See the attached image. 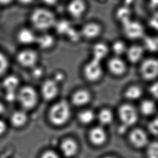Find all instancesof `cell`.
Masks as SVG:
<instances>
[{"label": "cell", "mask_w": 158, "mask_h": 158, "mask_svg": "<svg viewBox=\"0 0 158 158\" xmlns=\"http://www.w3.org/2000/svg\"><path fill=\"white\" fill-rule=\"evenodd\" d=\"M116 114L121 126L129 130L137 125L140 117L137 107L133 103L127 102L118 106Z\"/></svg>", "instance_id": "obj_2"}, {"label": "cell", "mask_w": 158, "mask_h": 158, "mask_svg": "<svg viewBox=\"0 0 158 158\" xmlns=\"http://www.w3.org/2000/svg\"><path fill=\"white\" fill-rule=\"evenodd\" d=\"M30 21L37 30L45 31L54 27L56 20L55 16L51 10L45 8H37L32 11Z\"/></svg>", "instance_id": "obj_1"}, {"label": "cell", "mask_w": 158, "mask_h": 158, "mask_svg": "<svg viewBox=\"0 0 158 158\" xmlns=\"http://www.w3.org/2000/svg\"><path fill=\"white\" fill-rule=\"evenodd\" d=\"M6 129L7 125L6 123L3 120L0 119V135L5 132Z\"/></svg>", "instance_id": "obj_34"}, {"label": "cell", "mask_w": 158, "mask_h": 158, "mask_svg": "<svg viewBox=\"0 0 158 158\" xmlns=\"http://www.w3.org/2000/svg\"><path fill=\"white\" fill-rule=\"evenodd\" d=\"M126 135L128 143L135 150H145L151 141L147 131L137 126L130 128Z\"/></svg>", "instance_id": "obj_7"}, {"label": "cell", "mask_w": 158, "mask_h": 158, "mask_svg": "<svg viewBox=\"0 0 158 158\" xmlns=\"http://www.w3.org/2000/svg\"><path fill=\"white\" fill-rule=\"evenodd\" d=\"M145 90L142 86L138 84H132L124 89L122 95L125 102L133 103L139 102L143 98Z\"/></svg>", "instance_id": "obj_15"}, {"label": "cell", "mask_w": 158, "mask_h": 158, "mask_svg": "<svg viewBox=\"0 0 158 158\" xmlns=\"http://www.w3.org/2000/svg\"><path fill=\"white\" fill-rule=\"evenodd\" d=\"M19 85V79L14 75L7 76L2 82V86L6 92H17Z\"/></svg>", "instance_id": "obj_26"}, {"label": "cell", "mask_w": 158, "mask_h": 158, "mask_svg": "<svg viewBox=\"0 0 158 158\" xmlns=\"http://www.w3.org/2000/svg\"><path fill=\"white\" fill-rule=\"evenodd\" d=\"M92 99L93 94L90 91L86 89H80L73 93L71 101L75 106L85 107L90 103Z\"/></svg>", "instance_id": "obj_20"}, {"label": "cell", "mask_w": 158, "mask_h": 158, "mask_svg": "<svg viewBox=\"0 0 158 158\" xmlns=\"http://www.w3.org/2000/svg\"><path fill=\"white\" fill-rule=\"evenodd\" d=\"M0 14H1V10H0Z\"/></svg>", "instance_id": "obj_41"}, {"label": "cell", "mask_w": 158, "mask_h": 158, "mask_svg": "<svg viewBox=\"0 0 158 158\" xmlns=\"http://www.w3.org/2000/svg\"><path fill=\"white\" fill-rule=\"evenodd\" d=\"M16 60L21 66L32 68L37 65L39 60V55L34 50L25 49L17 53Z\"/></svg>", "instance_id": "obj_13"}, {"label": "cell", "mask_w": 158, "mask_h": 158, "mask_svg": "<svg viewBox=\"0 0 158 158\" xmlns=\"http://www.w3.org/2000/svg\"><path fill=\"white\" fill-rule=\"evenodd\" d=\"M36 44L42 49H49L54 45L55 39L51 35L48 34L42 35L37 37Z\"/></svg>", "instance_id": "obj_28"}, {"label": "cell", "mask_w": 158, "mask_h": 158, "mask_svg": "<svg viewBox=\"0 0 158 158\" xmlns=\"http://www.w3.org/2000/svg\"><path fill=\"white\" fill-rule=\"evenodd\" d=\"M104 26L100 22L92 20L83 24L80 30L81 36L88 40H97L104 32Z\"/></svg>", "instance_id": "obj_9"}, {"label": "cell", "mask_w": 158, "mask_h": 158, "mask_svg": "<svg viewBox=\"0 0 158 158\" xmlns=\"http://www.w3.org/2000/svg\"><path fill=\"white\" fill-rule=\"evenodd\" d=\"M144 151L146 158H158V140H151Z\"/></svg>", "instance_id": "obj_29"}, {"label": "cell", "mask_w": 158, "mask_h": 158, "mask_svg": "<svg viewBox=\"0 0 158 158\" xmlns=\"http://www.w3.org/2000/svg\"><path fill=\"white\" fill-rule=\"evenodd\" d=\"M6 111V107L3 103L0 102V115H2Z\"/></svg>", "instance_id": "obj_37"}, {"label": "cell", "mask_w": 158, "mask_h": 158, "mask_svg": "<svg viewBox=\"0 0 158 158\" xmlns=\"http://www.w3.org/2000/svg\"><path fill=\"white\" fill-rule=\"evenodd\" d=\"M27 120L28 115L24 110L15 111L11 116V124L16 127H21L24 126Z\"/></svg>", "instance_id": "obj_25"}, {"label": "cell", "mask_w": 158, "mask_h": 158, "mask_svg": "<svg viewBox=\"0 0 158 158\" xmlns=\"http://www.w3.org/2000/svg\"><path fill=\"white\" fill-rule=\"evenodd\" d=\"M41 158H60L58 154L53 151H47L43 153Z\"/></svg>", "instance_id": "obj_33"}, {"label": "cell", "mask_w": 158, "mask_h": 158, "mask_svg": "<svg viewBox=\"0 0 158 158\" xmlns=\"http://www.w3.org/2000/svg\"><path fill=\"white\" fill-rule=\"evenodd\" d=\"M22 4L28 5L32 3L34 0H17Z\"/></svg>", "instance_id": "obj_36"}, {"label": "cell", "mask_w": 158, "mask_h": 158, "mask_svg": "<svg viewBox=\"0 0 158 158\" xmlns=\"http://www.w3.org/2000/svg\"><path fill=\"white\" fill-rule=\"evenodd\" d=\"M37 37L34 32L29 28H22L17 34L18 42L21 44L27 46L36 44Z\"/></svg>", "instance_id": "obj_22"}, {"label": "cell", "mask_w": 158, "mask_h": 158, "mask_svg": "<svg viewBox=\"0 0 158 158\" xmlns=\"http://www.w3.org/2000/svg\"><path fill=\"white\" fill-rule=\"evenodd\" d=\"M148 92L152 98L155 101H158V79L150 83L148 87Z\"/></svg>", "instance_id": "obj_32"}, {"label": "cell", "mask_w": 158, "mask_h": 158, "mask_svg": "<svg viewBox=\"0 0 158 158\" xmlns=\"http://www.w3.org/2000/svg\"><path fill=\"white\" fill-rule=\"evenodd\" d=\"M91 52V58L103 63H104L111 54L109 44L102 41H98L95 43L92 47Z\"/></svg>", "instance_id": "obj_19"}, {"label": "cell", "mask_w": 158, "mask_h": 158, "mask_svg": "<svg viewBox=\"0 0 158 158\" xmlns=\"http://www.w3.org/2000/svg\"><path fill=\"white\" fill-rule=\"evenodd\" d=\"M104 62L105 71L112 77L120 78L128 73L129 64L124 57L110 55Z\"/></svg>", "instance_id": "obj_5"}, {"label": "cell", "mask_w": 158, "mask_h": 158, "mask_svg": "<svg viewBox=\"0 0 158 158\" xmlns=\"http://www.w3.org/2000/svg\"><path fill=\"white\" fill-rule=\"evenodd\" d=\"M63 154L67 157H71L77 154L78 150L77 143L72 139H68L63 141L61 145Z\"/></svg>", "instance_id": "obj_27"}, {"label": "cell", "mask_w": 158, "mask_h": 158, "mask_svg": "<svg viewBox=\"0 0 158 158\" xmlns=\"http://www.w3.org/2000/svg\"><path fill=\"white\" fill-rule=\"evenodd\" d=\"M96 112L92 109H84L81 110L77 115V118L81 124L88 125L96 120Z\"/></svg>", "instance_id": "obj_24"}, {"label": "cell", "mask_w": 158, "mask_h": 158, "mask_svg": "<svg viewBox=\"0 0 158 158\" xmlns=\"http://www.w3.org/2000/svg\"><path fill=\"white\" fill-rule=\"evenodd\" d=\"M54 27H55L57 31L61 35H67L72 28L69 22L66 20L56 22Z\"/></svg>", "instance_id": "obj_30"}, {"label": "cell", "mask_w": 158, "mask_h": 158, "mask_svg": "<svg viewBox=\"0 0 158 158\" xmlns=\"http://www.w3.org/2000/svg\"><path fill=\"white\" fill-rule=\"evenodd\" d=\"M88 138L93 145L96 148H101L107 144L109 140V134L107 128L98 124L90 128Z\"/></svg>", "instance_id": "obj_10"}, {"label": "cell", "mask_w": 158, "mask_h": 158, "mask_svg": "<svg viewBox=\"0 0 158 158\" xmlns=\"http://www.w3.org/2000/svg\"><path fill=\"white\" fill-rule=\"evenodd\" d=\"M14 0H0V6H8Z\"/></svg>", "instance_id": "obj_35"}, {"label": "cell", "mask_w": 158, "mask_h": 158, "mask_svg": "<svg viewBox=\"0 0 158 158\" xmlns=\"http://www.w3.org/2000/svg\"><path fill=\"white\" fill-rule=\"evenodd\" d=\"M9 67L8 58L5 54L0 52V77L6 73Z\"/></svg>", "instance_id": "obj_31"}, {"label": "cell", "mask_w": 158, "mask_h": 158, "mask_svg": "<svg viewBox=\"0 0 158 158\" xmlns=\"http://www.w3.org/2000/svg\"><path fill=\"white\" fill-rule=\"evenodd\" d=\"M88 8L89 6L86 0H70L67 6L69 15L75 19L83 17Z\"/></svg>", "instance_id": "obj_14"}, {"label": "cell", "mask_w": 158, "mask_h": 158, "mask_svg": "<svg viewBox=\"0 0 158 158\" xmlns=\"http://www.w3.org/2000/svg\"><path fill=\"white\" fill-rule=\"evenodd\" d=\"M59 93V83L54 78H49L43 82L41 87V94L47 101H51L58 96Z\"/></svg>", "instance_id": "obj_16"}, {"label": "cell", "mask_w": 158, "mask_h": 158, "mask_svg": "<svg viewBox=\"0 0 158 158\" xmlns=\"http://www.w3.org/2000/svg\"><path fill=\"white\" fill-rule=\"evenodd\" d=\"M45 3L47 4H49V5H53L55 4L57 0H42Z\"/></svg>", "instance_id": "obj_39"}, {"label": "cell", "mask_w": 158, "mask_h": 158, "mask_svg": "<svg viewBox=\"0 0 158 158\" xmlns=\"http://www.w3.org/2000/svg\"><path fill=\"white\" fill-rule=\"evenodd\" d=\"M16 100L24 110H30L37 104L39 94L32 86H24L17 91Z\"/></svg>", "instance_id": "obj_8"}, {"label": "cell", "mask_w": 158, "mask_h": 158, "mask_svg": "<svg viewBox=\"0 0 158 158\" xmlns=\"http://www.w3.org/2000/svg\"><path fill=\"white\" fill-rule=\"evenodd\" d=\"M116 117V111L109 107L103 106L96 112V121L99 125L106 128L113 123Z\"/></svg>", "instance_id": "obj_18"}, {"label": "cell", "mask_w": 158, "mask_h": 158, "mask_svg": "<svg viewBox=\"0 0 158 158\" xmlns=\"http://www.w3.org/2000/svg\"><path fill=\"white\" fill-rule=\"evenodd\" d=\"M138 72L141 79L150 83L158 79V58L146 56L138 64Z\"/></svg>", "instance_id": "obj_4"}, {"label": "cell", "mask_w": 158, "mask_h": 158, "mask_svg": "<svg viewBox=\"0 0 158 158\" xmlns=\"http://www.w3.org/2000/svg\"><path fill=\"white\" fill-rule=\"evenodd\" d=\"M145 57V48L143 45L134 43L128 45L124 58L128 64L138 65Z\"/></svg>", "instance_id": "obj_12"}, {"label": "cell", "mask_w": 158, "mask_h": 158, "mask_svg": "<svg viewBox=\"0 0 158 158\" xmlns=\"http://www.w3.org/2000/svg\"><path fill=\"white\" fill-rule=\"evenodd\" d=\"M105 73L104 63L93 58L86 62L82 68L83 77L90 83L100 82L104 77Z\"/></svg>", "instance_id": "obj_6"}, {"label": "cell", "mask_w": 158, "mask_h": 158, "mask_svg": "<svg viewBox=\"0 0 158 158\" xmlns=\"http://www.w3.org/2000/svg\"><path fill=\"white\" fill-rule=\"evenodd\" d=\"M137 107L140 115L146 118L152 117L156 113L158 109L156 101L151 97L143 98L139 101Z\"/></svg>", "instance_id": "obj_17"}, {"label": "cell", "mask_w": 158, "mask_h": 158, "mask_svg": "<svg viewBox=\"0 0 158 158\" xmlns=\"http://www.w3.org/2000/svg\"><path fill=\"white\" fill-rule=\"evenodd\" d=\"M101 158H121L119 157V156L114 155V154H108L104 155L103 156H102Z\"/></svg>", "instance_id": "obj_38"}, {"label": "cell", "mask_w": 158, "mask_h": 158, "mask_svg": "<svg viewBox=\"0 0 158 158\" xmlns=\"http://www.w3.org/2000/svg\"><path fill=\"white\" fill-rule=\"evenodd\" d=\"M128 46V44L126 43V40L116 39L111 43V44H109L111 55L124 57Z\"/></svg>", "instance_id": "obj_23"}, {"label": "cell", "mask_w": 158, "mask_h": 158, "mask_svg": "<svg viewBox=\"0 0 158 158\" xmlns=\"http://www.w3.org/2000/svg\"><path fill=\"white\" fill-rule=\"evenodd\" d=\"M113 16L116 22L122 26L133 19L132 9L128 5L120 4L114 9Z\"/></svg>", "instance_id": "obj_21"}, {"label": "cell", "mask_w": 158, "mask_h": 158, "mask_svg": "<svg viewBox=\"0 0 158 158\" xmlns=\"http://www.w3.org/2000/svg\"><path fill=\"white\" fill-rule=\"evenodd\" d=\"M50 122L55 126L64 125L68 122L71 115V108L69 103L61 101L54 104L49 111Z\"/></svg>", "instance_id": "obj_3"}, {"label": "cell", "mask_w": 158, "mask_h": 158, "mask_svg": "<svg viewBox=\"0 0 158 158\" xmlns=\"http://www.w3.org/2000/svg\"><path fill=\"white\" fill-rule=\"evenodd\" d=\"M122 31L126 39L135 41L141 38L144 34V27L143 24L134 19L121 26Z\"/></svg>", "instance_id": "obj_11"}, {"label": "cell", "mask_w": 158, "mask_h": 158, "mask_svg": "<svg viewBox=\"0 0 158 158\" xmlns=\"http://www.w3.org/2000/svg\"><path fill=\"white\" fill-rule=\"evenodd\" d=\"M95 1L100 4H106L108 1V0H95Z\"/></svg>", "instance_id": "obj_40"}]
</instances>
